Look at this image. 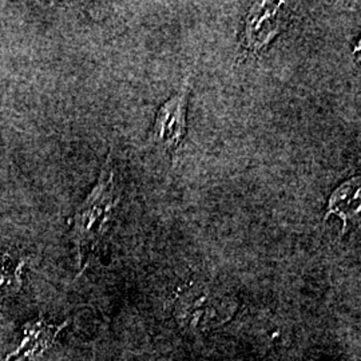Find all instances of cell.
<instances>
[{
    "instance_id": "obj_2",
    "label": "cell",
    "mask_w": 361,
    "mask_h": 361,
    "mask_svg": "<svg viewBox=\"0 0 361 361\" xmlns=\"http://www.w3.org/2000/svg\"><path fill=\"white\" fill-rule=\"evenodd\" d=\"M192 89V73L183 79L180 90L162 104L155 116L153 141L170 154H177L186 135V116Z\"/></svg>"
},
{
    "instance_id": "obj_3",
    "label": "cell",
    "mask_w": 361,
    "mask_h": 361,
    "mask_svg": "<svg viewBox=\"0 0 361 361\" xmlns=\"http://www.w3.org/2000/svg\"><path fill=\"white\" fill-rule=\"evenodd\" d=\"M283 22V3H255L246 16V49L253 54L265 50L281 32Z\"/></svg>"
},
{
    "instance_id": "obj_5",
    "label": "cell",
    "mask_w": 361,
    "mask_h": 361,
    "mask_svg": "<svg viewBox=\"0 0 361 361\" xmlns=\"http://www.w3.org/2000/svg\"><path fill=\"white\" fill-rule=\"evenodd\" d=\"M361 209L360 177H352L343 182L329 197L325 219L336 216L343 221V234L347 232L349 222L359 219Z\"/></svg>"
},
{
    "instance_id": "obj_4",
    "label": "cell",
    "mask_w": 361,
    "mask_h": 361,
    "mask_svg": "<svg viewBox=\"0 0 361 361\" xmlns=\"http://www.w3.org/2000/svg\"><path fill=\"white\" fill-rule=\"evenodd\" d=\"M67 322L61 325H51L43 320L28 323L25 326V338L18 350L10 355L13 361H37L55 344L58 335L67 326Z\"/></svg>"
},
{
    "instance_id": "obj_1",
    "label": "cell",
    "mask_w": 361,
    "mask_h": 361,
    "mask_svg": "<svg viewBox=\"0 0 361 361\" xmlns=\"http://www.w3.org/2000/svg\"><path fill=\"white\" fill-rule=\"evenodd\" d=\"M119 202L121 194L109 154L97 185L74 216V241L82 269L104 238Z\"/></svg>"
}]
</instances>
